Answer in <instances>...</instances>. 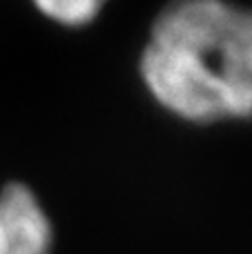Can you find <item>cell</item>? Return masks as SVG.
Listing matches in <instances>:
<instances>
[{
  "mask_svg": "<svg viewBox=\"0 0 252 254\" xmlns=\"http://www.w3.org/2000/svg\"><path fill=\"white\" fill-rule=\"evenodd\" d=\"M147 96L188 125L252 121V7L168 0L136 63Z\"/></svg>",
  "mask_w": 252,
  "mask_h": 254,
  "instance_id": "6da1fadb",
  "label": "cell"
},
{
  "mask_svg": "<svg viewBox=\"0 0 252 254\" xmlns=\"http://www.w3.org/2000/svg\"><path fill=\"white\" fill-rule=\"evenodd\" d=\"M0 212L9 232L11 254H52L54 223L29 185H2Z\"/></svg>",
  "mask_w": 252,
  "mask_h": 254,
  "instance_id": "7a4b0ae2",
  "label": "cell"
},
{
  "mask_svg": "<svg viewBox=\"0 0 252 254\" xmlns=\"http://www.w3.org/2000/svg\"><path fill=\"white\" fill-rule=\"evenodd\" d=\"M112 0H31L36 11L67 29H83L103 16Z\"/></svg>",
  "mask_w": 252,
  "mask_h": 254,
  "instance_id": "3957f363",
  "label": "cell"
},
{
  "mask_svg": "<svg viewBox=\"0 0 252 254\" xmlns=\"http://www.w3.org/2000/svg\"><path fill=\"white\" fill-rule=\"evenodd\" d=\"M0 254H11V246H9V232L4 225L2 212H0Z\"/></svg>",
  "mask_w": 252,
  "mask_h": 254,
  "instance_id": "277c9868",
  "label": "cell"
}]
</instances>
